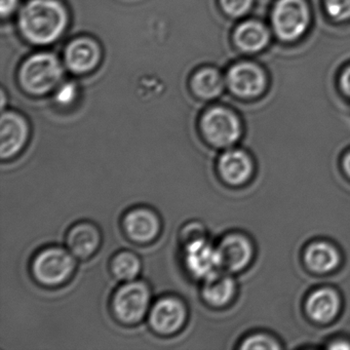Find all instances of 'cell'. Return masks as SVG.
<instances>
[{"mask_svg":"<svg viewBox=\"0 0 350 350\" xmlns=\"http://www.w3.org/2000/svg\"><path fill=\"white\" fill-rule=\"evenodd\" d=\"M67 21L66 10L57 0H30L19 16L22 34L36 44H52L58 40Z\"/></svg>","mask_w":350,"mask_h":350,"instance_id":"cell-1","label":"cell"},{"mask_svg":"<svg viewBox=\"0 0 350 350\" xmlns=\"http://www.w3.org/2000/svg\"><path fill=\"white\" fill-rule=\"evenodd\" d=\"M75 266V257L69 250L49 247L36 254L32 261L31 272L38 284L58 286L72 276Z\"/></svg>","mask_w":350,"mask_h":350,"instance_id":"cell-2","label":"cell"},{"mask_svg":"<svg viewBox=\"0 0 350 350\" xmlns=\"http://www.w3.org/2000/svg\"><path fill=\"white\" fill-rule=\"evenodd\" d=\"M60 61L52 54L30 57L20 71V81L26 92L32 95H44L54 90L62 81Z\"/></svg>","mask_w":350,"mask_h":350,"instance_id":"cell-3","label":"cell"},{"mask_svg":"<svg viewBox=\"0 0 350 350\" xmlns=\"http://www.w3.org/2000/svg\"><path fill=\"white\" fill-rule=\"evenodd\" d=\"M151 292L146 282H126L116 290L111 299V310L116 319L124 325L140 323L150 308Z\"/></svg>","mask_w":350,"mask_h":350,"instance_id":"cell-4","label":"cell"},{"mask_svg":"<svg viewBox=\"0 0 350 350\" xmlns=\"http://www.w3.org/2000/svg\"><path fill=\"white\" fill-rule=\"evenodd\" d=\"M200 132L211 146L230 148L241 138V122L226 108H212L200 120Z\"/></svg>","mask_w":350,"mask_h":350,"instance_id":"cell-5","label":"cell"},{"mask_svg":"<svg viewBox=\"0 0 350 350\" xmlns=\"http://www.w3.org/2000/svg\"><path fill=\"white\" fill-rule=\"evenodd\" d=\"M310 14L304 0H278L272 12V26L280 40L293 42L306 32Z\"/></svg>","mask_w":350,"mask_h":350,"instance_id":"cell-6","label":"cell"},{"mask_svg":"<svg viewBox=\"0 0 350 350\" xmlns=\"http://www.w3.org/2000/svg\"><path fill=\"white\" fill-rule=\"evenodd\" d=\"M151 329L161 336L174 335L185 325L187 308L181 299L174 296L161 297L149 309Z\"/></svg>","mask_w":350,"mask_h":350,"instance_id":"cell-7","label":"cell"},{"mask_svg":"<svg viewBox=\"0 0 350 350\" xmlns=\"http://www.w3.org/2000/svg\"><path fill=\"white\" fill-rule=\"evenodd\" d=\"M29 126L23 116L3 112L0 120V157L3 161L17 157L28 141Z\"/></svg>","mask_w":350,"mask_h":350,"instance_id":"cell-8","label":"cell"},{"mask_svg":"<svg viewBox=\"0 0 350 350\" xmlns=\"http://www.w3.org/2000/svg\"><path fill=\"white\" fill-rule=\"evenodd\" d=\"M216 250L221 269L228 273L245 269L254 255L253 245L250 239L239 233H231L223 237Z\"/></svg>","mask_w":350,"mask_h":350,"instance_id":"cell-9","label":"cell"},{"mask_svg":"<svg viewBox=\"0 0 350 350\" xmlns=\"http://www.w3.org/2000/svg\"><path fill=\"white\" fill-rule=\"evenodd\" d=\"M122 228L124 234L133 243H151L161 232V224L159 217L151 208L145 206L132 208L122 219Z\"/></svg>","mask_w":350,"mask_h":350,"instance_id":"cell-10","label":"cell"},{"mask_svg":"<svg viewBox=\"0 0 350 350\" xmlns=\"http://www.w3.org/2000/svg\"><path fill=\"white\" fill-rule=\"evenodd\" d=\"M226 83L233 94L243 98L261 95L266 85L263 70L253 63L234 65L226 77Z\"/></svg>","mask_w":350,"mask_h":350,"instance_id":"cell-11","label":"cell"},{"mask_svg":"<svg viewBox=\"0 0 350 350\" xmlns=\"http://www.w3.org/2000/svg\"><path fill=\"white\" fill-rule=\"evenodd\" d=\"M184 264L193 278H206L220 268L216 247L206 239H198L184 245Z\"/></svg>","mask_w":350,"mask_h":350,"instance_id":"cell-12","label":"cell"},{"mask_svg":"<svg viewBox=\"0 0 350 350\" xmlns=\"http://www.w3.org/2000/svg\"><path fill=\"white\" fill-rule=\"evenodd\" d=\"M217 171L224 183L230 186L243 185L253 175V161L245 151L228 149L219 157Z\"/></svg>","mask_w":350,"mask_h":350,"instance_id":"cell-13","label":"cell"},{"mask_svg":"<svg viewBox=\"0 0 350 350\" xmlns=\"http://www.w3.org/2000/svg\"><path fill=\"white\" fill-rule=\"evenodd\" d=\"M66 245L75 258L87 260L99 250L101 233L93 223L79 222L69 229Z\"/></svg>","mask_w":350,"mask_h":350,"instance_id":"cell-14","label":"cell"},{"mask_svg":"<svg viewBox=\"0 0 350 350\" xmlns=\"http://www.w3.org/2000/svg\"><path fill=\"white\" fill-rule=\"evenodd\" d=\"M101 51L95 40L91 38H77L71 42L65 53L67 66L75 73H85L93 70L99 64Z\"/></svg>","mask_w":350,"mask_h":350,"instance_id":"cell-15","label":"cell"},{"mask_svg":"<svg viewBox=\"0 0 350 350\" xmlns=\"http://www.w3.org/2000/svg\"><path fill=\"white\" fill-rule=\"evenodd\" d=\"M235 294V282L228 272L216 271L204 278L202 297L212 307H223L232 300Z\"/></svg>","mask_w":350,"mask_h":350,"instance_id":"cell-16","label":"cell"},{"mask_svg":"<svg viewBox=\"0 0 350 350\" xmlns=\"http://www.w3.org/2000/svg\"><path fill=\"white\" fill-rule=\"evenodd\" d=\"M339 295L329 288H319L307 299L305 309L308 317L315 323H327L339 313Z\"/></svg>","mask_w":350,"mask_h":350,"instance_id":"cell-17","label":"cell"},{"mask_svg":"<svg viewBox=\"0 0 350 350\" xmlns=\"http://www.w3.org/2000/svg\"><path fill=\"white\" fill-rule=\"evenodd\" d=\"M305 265L315 273H327L340 263L339 252L325 241H315L305 250Z\"/></svg>","mask_w":350,"mask_h":350,"instance_id":"cell-18","label":"cell"},{"mask_svg":"<svg viewBox=\"0 0 350 350\" xmlns=\"http://www.w3.org/2000/svg\"><path fill=\"white\" fill-rule=\"evenodd\" d=\"M234 40L239 50L245 53H258L269 42V32L259 22L247 21L235 30Z\"/></svg>","mask_w":350,"mask_h":350,"instance_id":"cell-19","label":"cell"},{"mask_svg":"<svg viewBox=\"0 0 350 350\" xmlns=\"http://www.w3.org/2000/svg\"><path fill=\"white\" fill-rule=\"evenodd\" d=\"M224 81L218 71L212 68L202 69L194 75L192 89L202 99H214L222 93Z\"/></svg>","mask_w":350,"mask_h":350,"instance_id":"cell-20","label":"cell"},{"mask_svg":"<svg viewBox=\"0 0 350 350\" xmlns=\"http://www.w3.org/2000/svg\"><path fill=\"white\" fill-rule=\"evenodd\" d=\"M110 270L116 280L124 282H132L140 273L141 261L133 252H118L110 262Z\"/></svg>","mask_w":350,"mask_h":350,"instance_id":"cell-21","label":"cell"},{"mask_svg":"<svg viewBox=\"0 0 350 350\" xmlns=\"http://www.w3.org/2000/svg\"><path fill=\"white\" fill-rule=\"evenodd\" d=\"M278 342L270 336L258 334V335L250 336L243 340L241 345V349L245 350H276L280 348Z\"/></svg>","mask_w":350,"mask_h":350,"instance_id":"cell-22","label":"cell"},{"mask_svg":"<svg viewBox=\"0 0 350 350\" xmlns=\"http://www.w3.org/2000/svg\"><path fill=\"white\" fill-rule=\"evenodd\" d=\"M327 15L337 22L350 19V0H325Z\"/></svg>","mask_w":350,"mask_h":350,"instance_id":"cell-23","label":"cell"},{"mask_svg":"<svg viewBox=\"0 0 350 350\" xmlns=\"http://www.w3.org/2000/svg\"><path fill=\"white\" fill-rule=\"evenodd\" d=\"M223 11L232 18L245 16L253 5V0H220Z\"/></svg>","mask_w":350,"mask_h":350,"instance_id":"cell-24","label":"cell"},{"mask_svg":"<svg viewBox=\"0 0 350 350\" xmlns=\"http://www.w3.org/2000/svg\"><path fill=\"white\" fill-rule=\"evenodd\" d=\"M206 239L204 226L198 222H191L183 227L181 231V241L183 245L198 239Z\"/></svg>","mask_w":350,"mask_h":350,"instance_id":"cell-25","label":"cell"},{"mask_svg":"<svg viewBox=\"0 0 350 350\" xmlns=\"http://www.w3.org/2000/svg\"><path fill=\"white\" fill-rule=\"evenodd\" d=\"M77 97V87L73 83L62 85L57 92L56 100L61 105H68Z\"/></svg>","mask_w":350,"mask_h":350,"instance_id":"cell-26","label":"cell"},{"mask_svg":"<svg viewBox=\"0 0 350 350\" xmlns=\"http://www.w3.org/2000/svg\"><path fill=\"white\" fill-rule=\"evenodd\" d=\"M19 0H0V13L3 17L11 15L18 5Z\"/></svg>","mask_w":350,"mask_h":350,"instance_id":"cell-27","label":"cell"},{"mask_svg":"<svg viewBox=\"0 0 350 350\" xmlns=\"http://www.w3.org/2000/svg\"><path fill=\"white\" fill-rule=\"evenodd\" d=\"M341 87L344 94L350 98V67L346 69L342 75Z\"/></svg>","mask_w":350,"mask_h":350,"instance_id":"cell-28","label":"cell"},{"mask_svg":"<svg viewBox=\"0 0 350 350\" xmlns=\"http://www.w3.org/2000/svg\"><path fill=\"white\" fill-rule=\"evenodd\" d=\"M332 349H350V344L344 340H338L329 346Z\"/></svg>","mask_w":350,"mask_h":350,"instance_id":"cell-29","label":"cell"},{"mask_svg":"<svg viewBox=\"0 0 350 350\" xmlns=\"http://www.w3.org/2000/svg\"><path fill=\"white\" fill-rule=\"evenodd\" d=\"M342 165H343L344 172H345L346 175L350 178V152L344 157Z\"/></svg>","mask_w":350,"mask_h":350,"instance_id":"cell-30","label":"cell"}]
</instances>
